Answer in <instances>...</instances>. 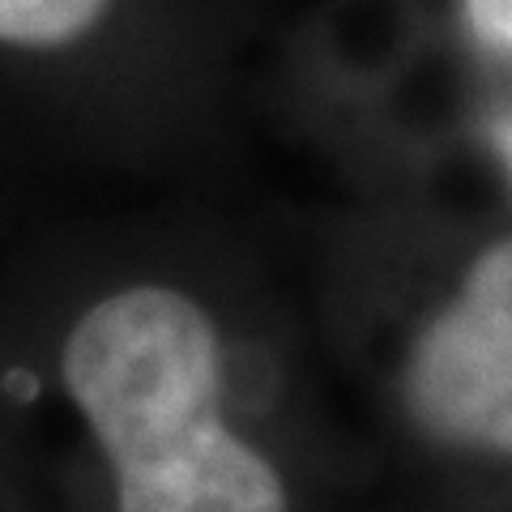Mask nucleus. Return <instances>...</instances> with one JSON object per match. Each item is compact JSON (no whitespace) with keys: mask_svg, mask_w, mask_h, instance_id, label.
<instances>
[{"mask_svg":"<svg viewBox=\"0 0 512 512\" xmlns=\"http://www.w3.org/2000/svg\"><path fill=\"white\" fill-rule=\"evenodd\" d=\"M60 380L111 461L120 512H291L278 470L222 423V346L201 303L124 286L64 338Z\"/></svg>","mask_w":512,"mask_h":512,"instance_id":"nucleus-1","label":"nucleus"},{"mask_svg":"<svg viewBox=\"0 0 512 512\" xmlns=\"http://www.w3.org/2000/svg\"><path fill=\"white\" fill-rule=\"evenodd\" d=\"M406 402L427 436L512 457V239L478 256L414 338Z\"/></svg>","mask_w":512,"mask_h":512,"instance_id":"nucleus-2","label":"nucleus"},{"mask_svg":"<svg viewBox=\"0 0 512 512\" xmlns=\"http://www.w3.org/2000/svg\"><path fill=\"white\" fill-rule=\"evenodd\" d=\"M111 0H0V43L64 47L103 22Z\"/></svg>","mask_w":512,"mask_h":512,"instance_id":"nucleus-3","label":"nucleus"},{"mask_svg":"<svg viewBox=\"0 0 512 512\" xmlns=\"http://www.w3.org/2000/svg\"><path fill=\"white\" fill-rule=\"evenodd\" d=\"M461 13H466V26L478 43L512 56V0H461ZM491 146L500 154L512 184V111L491 120Z\"/></svg>","mask_w":512,"mask_h":512,"instance_id":"nucleus-4","label":"nucleus"}]
</instances>
